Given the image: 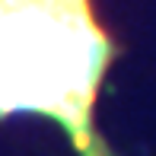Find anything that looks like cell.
Instances as JSON below:
<instances>
[{
    "instance_id": "6da1fadb",
    "label": "cell",
    "mask_w": 156,
    "mask_h": 156,
    "mask_svg": "<svg viewBox=\"0 0 156 156\" xmlns=\"http://www.w3.org/2000/svg\"><path fill=\"white\" fill-rule=\"evenodd\" d=\"M118 54L93 0H0V124L41 118L76 156H115L96 108Z\"/></svg>"
}]
</instances>
